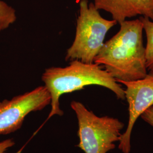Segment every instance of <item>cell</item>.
I'll return each instance as SVG.
<instances>
[{"mask_svg":"<svg viewBox=\"0 0 153 153\" xmlns=\"http://www.w3.org/2000/svg\"><path fill=\"white\" fill-rule=\"evenodd\" d=\"M119 24L120 30L104 43L94 63L103 66L117 82L143 78L148 69L142 22L138 18Z\"/></svg>","mask_w":153,"mask_h":153,"instance_id":"1","label":"cell"},{"mask_svg":"<svg viewBox=\"0 0 153 153\" xmlns=\"http://www.w3.org/2000/svg\"><path fill=\"white\" fill-rule=\"evenodd\" d=\"M42 79L51 98L48 118L64 115L59 100L62 95L81 90L88 86L104 87L114 93L118 99H126L124 90L120 83L101 66L94 62L86 63L74 60L66 67L52 66L45 70Z\"/></svg>","mask_w":153,"mask_h":153,"instance_id":"2","label":"cell"},{"mask_svg":"<svg viewBox=\"0 0 153 153\" xmlns=\"http://www.w3.org/2000/svg\"><path fill=\"white\" fill-rule=\"evenodd\" d=\"M79 6L76 35L66 51L65 60L93 63L104 44L107 33L117 22L104 19L94 4L88 3V0H81Z\"/></svg>","mask_w":153,"mask_h":153,"instance_id":"3","label":"cell"},{"mask_svg":"<svg viewBox=\"0 0 153 153\" xmlns=\"http://www.w3.org/2000/svg\"><path fill=\"white\" fill-rule=\"evenodd\" d=\"M71 107L78 120L77 147L85 153H107L115 149L124 128L122 121L108 116H98L78 101H72Z\"/></svg>","mask_w":153,"mask_h":153,"instance_id":"4","label":"cell"},{"mask_svg":"<svg viewBox=\"0 0 153 153\" xmlns=\"http://www.w3.org/2000/svg\"><path fill=\"white\" fill-rule=\"evenodd\" d=\"M51 95L45 86L0 102V134L5 135L22 127L29 114L44 109L51 104Z\"/></svg>","mask_w":153,"mask_h":153,"instance_id":"5","label":"cell"},{"mask_svg":"<svg viewBox=\"0 0 153 153\" xmlns=\"http://www.w3.org/2000/svg\"><path fill=\"white\" fill-rule=\"evenodd\" d=\"M125 85V98L128 103L129 119L126 131L122 133L119 149L123 153H130L133 128L138 118L148 108L153 106V71L143 78L131 81H119Z\"/></svg>","mask_w":153,"mask_h":153,"instance_id":"6","label":"cell"},{"mask_svg":"<svg viewBox=\"0 0 153 153\" xmlns=\"http://www.w3.org/2000/svg\"><path fill=\"white\" fill-rule=\"evenodd\" d=\"M93 4L99 10L110 13L119 23L137 16L153 21V0H94Z\"/></svg>","mask_w":153,"mask_h":153,"instance_id":"7","label":"cell"},{"mask_svg":"<svg viewBox=\"0 0 153 153\" xmlns=\"http://www.w3.org/2000/svg\"><path fill=\"white\" fill-rule=\"evenodd\" d=\"M139 19L142 22L143 29L146 35L147 43L145 47L146 68L150 71L153 69V21L145 16H141Z\"/></svg>","mask_w":153,"mask_h":153,"instance_id":"8","label":"cell"},{"mask_svg":"<svg viewBox=\"0 0 153 153\" xmlns=\"http://www.w3.org/2000/svg\"><path fill=\"white\" fill-rule=\"evenodd\" d=\"M16 20L15 9L5 2L0 1V31L7 28Z\"/></svg>","mask_w":153,"mask_h":153,"instance_id":"9","label":"cell"},{"mask_svg":"<svg viewBox=\"0 0 153 153\" xmlns=\"http://www.w3.org/2000/svg\"><path fill=\"white\" fill-rule=\"evenodd\" d=\"M140 117L143 120L153 127V106L146 110Z\"/></svg>","mask_w":153,"mask_h":153,"instance_id":"10","label":"cell"},{"mask_svg":"<svg viewBox=\"0 0 153 153\" xmlns=\"http://www.w3.org/2000/svg\"><path fill=\"white\" fill-rule=\"evenodd\" d=\"M15 145V142L12 138H9L0 142V153H6V152Z\"/></svg>","mask_w":153,"mask_h":153,"instance_id":"11","label":"cell"},{"mask_svg":"<svg viewBox=\"0 0 153 153\" xmlns=\"http://www.w3.org/2000/svg\"><path fill=\"white\" fill-rule=\"evenodd\" d=\"M153 71V69H152V70H151V71Z\"/></svg>","mask_w":153,"mask_h":153,"instance_id":"12","label":"cell"}]
</instances>
